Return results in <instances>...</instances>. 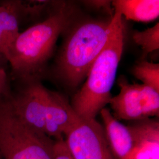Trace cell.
Returning <instances> with one entry per match:
<instances>
[{
	"label": "cell",
	"mask_w": 159,
	"mask_h": 159,
	"mask_svg": "<svg viewBox=\"0 0 159 159\" xmlns=\"http://www.w3.org/2000/svg\"><path fill=\"white\" fill-rule=\"evenodd\" d=\"M71 12L63 6L44 20L20 32L7 51L14 81L40 78L52 57L57 40L66 30Z\"/></svg>",
	"instance_id": "1"
},
{
	"label": "cell",
	"mask_w": 159,
	"mask_h": 159,
	"mask_svg": "<svg viewBox=\"0 0 159 159\" xmlns=\"http://www.w3.org/2000/svg\"><path fill=\"white\" fill-rule=\"evenodd\" d=\"M10 78L6 70L0 67V97H8L11 92Z\"/></svg>",
	"instance_id": "16"
},
{
	"label": "cell",
	"mask_w": 159,
	"mask_h": 159,
	"mask_svg": "<svg viewBox=\"0 0 159 159\" xmlns=\"http://www.w3.org/2000/svg\"><path fill=\"white\" fill-rule=\"evenodd\" d=\"M134 76L141 81L142 84L159 92V64L146 60L136 64L133 69Z\"/></svg>",
	"instance_id": "13"
},
{
	"label": "cell",
	"mask_w": 159,
	"mask_h": 159,
	"mask_svg": "<svg viewBox=\"0 0 159 159\" xmlns=\"http://www.w3.org/2000/svg\"><path fill=\"white\" fill-rule=\"evenodd\" d=\"M124 30L123 19L92 64L85 83L73 97L71 105L82 119H96L112 97L111 90L123 52Z\"/></svg>",
	"instance_id": "3"
},
{
	"label": "cell",
	"mask_w": 159,
	"mask_h": 159,
	"mask_svg": "<svg viewBox=\"0 0 159 159\" xmlns=\"http://www.w3.org/2000/svg\"><path fill=\"white\" fill-rule=\"evenodd\" d=\"M74 159H114L104 127L96 119H80L64 135Z\"/></svg>",
	"instance_id": "7"
},
{
	"label": "cell",
	"mask_w": 159,
	"mask_h": 159,
	"mask_svg": "<svg viewBox=\"0 0 159 159\" xmlns=\"http://www.w3.org/2000/svg\"><path fill=\"white\" fill-rule=\"evenodd\" d=\"M55 141L30 128L0 97V159H54Z\"/></svg>",
	"instance_id": "4"
},
{
	"label": "cell",
	"mask_w": 159,
	"mask_h": 159,
	"mask_svg": "<svg viewBox=\"0 0 159 159\" xmlns=\"http://www.w3.org/2000/svg\"><path fill=\"white\" fill-rule=\"evenodd\" d=\"M8 97L14 113L24 124L41 134L45 133V114L48 89L40 78L16 80Z\"/></svg>",
	"instance_id": "6"
},
{
	"label": "cell",
	"mask_w": 159,
	"mask_h": 159,
	"mask_svg": "<svg viewBox=\"0 0 159 159\" xmlns=\"http://www.w3.org/2000/svg\"><path fill=\"white\" fill-rule=\"evenodd\" d=\"M100 114L114 159H125L133 146V136L129 127L116 119L108 108H103Z\"/></svg>",
	"instance_id": "10"
},
{
	"label": "cell",
	"mask_w": 159,
	"mask_h": 159,
	"mask_svg": "<svg viewBox=\"0 0 159 159\" xmlns=\"http://www.w3.org/2000/svg\"><path fill=\"white\" fill-rule=\"evenodd\" d=\"M119 94L109 104L116 119L135 121L159 117V92L147 85L131 84L125 77L118 80Z\"/></svg>",
	"instance_id": "5"
},
{
	"label": "cell",
	"mask_w": 159,
	"mask_h": 159,
	"mask_svg": "<svg viewBox=\"0 0 159 159\" xmlns=\"http://www.w3.org/2000/svg\"><path fill=\"white\" fill-rule=\"evenodd\" d=\"M123 19L114 13L107 21H85L75 27L64 41L56 60L57 78L72 88L79 85Z\"/></svg>",
	"instance_id": "2"
},
{
	"label": "cell",
	"mask_w": 159,
	"mask_h": 159,
	"mask_svg": "<svg viewBox=\"0 0 159 159\" xmlns=\"http://www.w3.org/2000/svg\"><path fill=\"white\" fill-rule=\"evenodd\" d=\"M23 17L22 1L0 2V57L4 59L8 48L20 33L19 27Z\"/></svg>",
	"instance_id": "11"
},
{
	"label": "cell",
	"mask_w": 159,
	"mask_h": 159,
	"mask_svg": "<svg viewBox=\"0 0 159 159\" xmlns=\"http://www.w3.org/2000/svg\"><path fill=\"white\" fill-rule=\"evenodd\" d=\"M133 139L130 152L125 159H159V121L141 120L128 125Z\"/></svg>",
	"instance_id": "9"
},
{
	"label": "cell",
	"mask_w": 159,
	"mask_h": 159,
	"mask_svg": "<svg viewBox=\"0 0 159 159\" xmlns=\"http://www.w3.org/2000/svg\"><path fill=\"white\" fill-rule=\"evenodd\" d=\"M134 43L140 46L145 54L159 50V23L143 31H137L133 34Z\"/></svg>",
	"instance_id": "14"
},
{
	"label": "cell",
	"mask_w": 159,
	"mask_h": 159,
	"mask_svg": "<svg viewBox=\"0 0 159 159\" xmlns=\"http://www.w3.org/2000/svg\"><path fill=\"white\" fill-rule=\"evenodd\" d=\"M114 12L127 20L148 23L159 16V0H115Z\"/></svg>",
	"instance_id": "12"
},
{
	"label": "cell",
	"mask_w": 159,
	"mask_h": 159,
	"mask_svg": "<svg viewBox=\"0 0 159 159\" xmlns=\"http://www.w3.org/2000/svg\"><path fill=\"white\" fill-rule=\"evenodd\" d=\"M54 159H74L70 153L64 140L55 141L53 148Z\"/></svg>",
	"instance_id": "15"
},
{
	"label": "cell",
	"mask_w": 159,
	"mask_h": 159,
	"mask_svg": "<svg viewBox=\"0 0 159 159\" xmlns=\"http://www.w3.org/2000/svg\"><path fill=\"white\" fill-rule=\"evenodd\" d=\"M80 119L63 94L48 89L45 114L47 136L54 141L64 140L65 134Z\"/></svg>",
	"instance_id": "8"
}]
</instances>
